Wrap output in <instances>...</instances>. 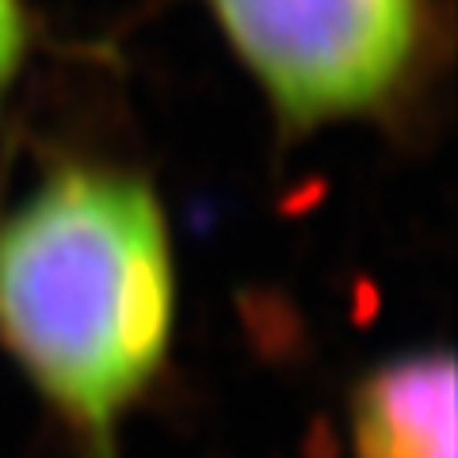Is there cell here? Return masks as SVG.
<instances>
[{
  "instance_id": "cell-1",
  "label": "cell",
  "mask_w": 458,
  "mask_h": 458,
  "mask_svg": "<svg viewBox=\"0 0 458 458\" xmlns=\"http://www.w3.org/2000/svg\"><path fill=\"white\" fill-rule=\"evenodd\" d=\"M172 325V241L138 176L62 168L0 222V344L99 447L157 378Z\"/></svg>"
},
{
  "instance_id": "cell-2",
  "label": "cell",
  "mask_w": 458,
  "mask_h": 458,
  "mask_svg": "<svg viewBox=\"0 0 458 458\" xmlns=\"http://www.w3.org/2000/svg\"><path fill=\"white\" fill-rule=\"evenodd\" d=\"M222 31L283 119L367 111L405 73L420 0H210Z\"/></svg>"
},
{
  "instance_id": "cell-3",
  "label": "cell",
  "mask_w": 458,
  "mask_h": 458,
  "mask_svg": "<svg viewBox=\"0 0 458 458\" xmlns=\"http://www.w3.org/2000/svg\"><path fill=\"white\" fill-rule=\"evenodd\" d=\"M355 458H454V360L412 352L375 367L352 401Z\"/></svg>"
},
{
  "instance_id": "cell-4",
  "label": "cell",
  "mask_w": 458,
  "mask_h": 458,
  "mask_svg": "<svg viewBox=\"0 0 458 458\" xmlns=\"http://www.w3.org/2000/svg\"><path fill=\"white\" fill-rule=\"evenodd\" d=\"M23 54V16L20 0H0V84H4L20 65Z\"/></svg>"
}]
</instances>
